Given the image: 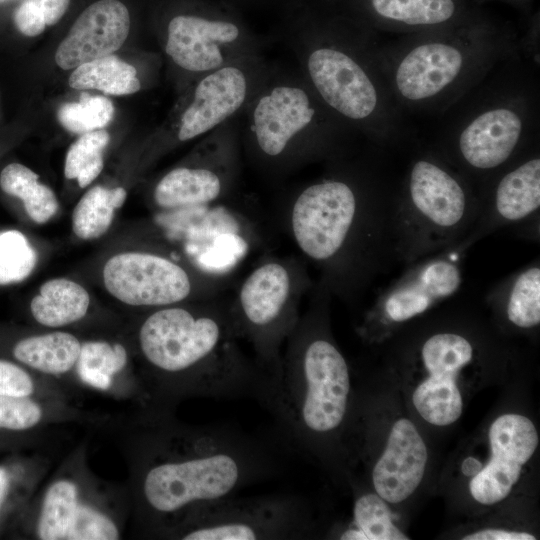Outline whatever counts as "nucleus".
Here are the masks:
<instances>
[{"mask_svg":"<svg viewBox=\"0 0 540 540\" xmlns=\"http://www.w3.org/2000/svg\"><path fill=\"white\" fill-rule=\"evenodd\" d=\"M476 4L481 5L486 1L492 0H473ZM514 6L515 8L522 10L523 12H529L534 0H496Z\"/></svg>","mask_w":540,"mask_h":540,"instance_id":"nucleus-42","label":"nucleus"},{"mask_svg":"<svg viewBox=\"0 0 540 540\" xmlns=\"http://www.w3.org/2000/svg\"><path fill=\"white\" fill-rule=\"evenodd\" d=\"M480 196L473 182L433 146L412 155L397 178L393 232L406 265L461 244L473 228Z\"/></svg>","mask_w":540,"mask_h":540,"instance_id":"nucleus-9","label":"nucleus"},{"mask_svg":"<svg viewBox=\"0 0 540 540\" xmlns=\"http://www.w3.org/2000/svg\"><path fill=\"white\" fill-rule=\"evenodd\" d=\"M342 540H407L393 523L391 512L378 494L359 496L353 508V523L340 534Z\"/></svg>","mask_w":540,"mask_h":540,"instance_id":"nucleus-29","label":"nucleus"},{"mask_svg":"<svg viewBox=\"0 0 540 540\" xmlns=\"http://www.w3.org/2000/svg\"><path fill=\"white\" fill-rule=\"evenodd\" d=\"M127 197L123 187L90 188L78 201L72 213V229L76 236L92 240L102 236L111 226L115 210Z\"/></svg>","mask_w":540,"mask_h":540,"instance_id":"nucleus-28","label":"nucleus"},{"mask_svg":"<svg viewBox=\"0 0 540 540\" xmlns=\"http://www.w3.org/2000/svg\"><path fill=\"white\" fill-rule=\"evenodd\" d=\"M305 312L284 344L279 365L267 372L259 402L293 448L318 453L345 424L351 397L348 363L329 325L332 295L318 281Z\"/></svg>","mask_w":540,"mask_h":540,"instance_id":"nucleus-4","label":"nucleus"},{"mask_svg":"<svg viewBox=\"0 0 540 540\" xmlns=\"http://www.w3.org/2000/svg\"><path fill=\"white\" fill-rule=\"evenodd\" d=\"M240 115L206 134L190 157L166 172L153 188L164 210L195 208L230 199L242 172Z\"/></svg>","mask_w":540,"mask_h":540,"instance_id":"nucleus-14","label":"nucleus"},{"mask_svg":"<svg viewBox=\"0 0 540 540\" xmlns=\"http://www.w3.org/2000/svg\"><path fill=\"white\" fill-rule=\"evenodd\" d=\"M485 296L492 309L512 327L537 328L540 324L539 259L501 279Z\"/></svg>","mask_w":540,"mask_h":540,"instance_id":"nucleus-23","label":"nucleus"},{"mask_svg":"<svg viewBox=\"0 0 540 540\" xmlns=\"http://www.w3.org/2000/svg\"><path fill=\"white\" fill-rule=\"evenodd\" d=\"M163 50L189 86L236 60L262 56L266 40L223 0H193L163 25Z\"/></svg>","mask_w":540,"mask_h":540,"instance_id":"nucleus-11","label":"nucleus"},{"mask_svg":"<svg viewBox=\"0 0 540 540\" xmlns=\"http://www.w3.org/2000/svg\"><path fill=\"white\" fill-rule=\"evenodd\" d=\"M127 363V352L119 344L105 341H88L81 345L77 361L80 378L87 384L108 389L112 377Z\"/></svg>","mask_w":540,"mask_h":540,"instance_id":"nucleus-31","label":"nucleus"},{"mask_svg":"<svg viewBox=\"0 0 540 540\" xmlns=\"http://www.w3.org/2000/svg\"><path fill=\"white\" fill-rule=\"evenodd\" d=\"M222 295L155 308L140 325V351L172 388L212 399L259 402L267 372L247 357Z\"/></svg>","mask_w":540,"mask_h":540,"instance_id":"nucleus-3","label":"nucleus"},{"mask_svg":"<svg viewBox=\"0 0 540 540\" xmlns=\"http://www.w3.org/2000/svg\"><path fill=\"white\" fill-rule=\"evenodd\" d=\"M528 60L518 51L440 115L443 126L432 146L478 192L539 143V83Z\"/></svg>","mask_w":540,"mask_h":540,"instance_id":"nucleus-6","label":"nucleus"},{"mask_svg":"<svg viewBox=\"0 0 540 540\" xmlns=\"http://www.w3.org/2000/svg\"><path fill=\"white\" fill-rule=\"evenodd\" d=\"M3 1H5V0H0V3L3 2Z\"/></svg>","mask_w":540,"mask_h":540,"instance_id":"nucleus-44","label":"nucleus"},{"mask_svg":"<svg viewBox=\"0 0 540 540\" xmlns=\"http://www.w3.org/2000/svg\"><path fill=\"white\" fill-rule=\"evenodd\" d=\"M76 485L59 480L47 490L37 525L42 540H66L73 515L78 506Z\"/></svg>","mask_w":540,"mask_h":540,"instance_id":"nucleus-30","label":"nucleus"},{"mask_svg":"<svg viewBox=\"0 0 540 540\" xmlns=\"http://www.w3.org/2000/svg\"><path fill=\"white\" fill-rule=\"evenodd\" d=\"M243 157L279 182L298 170L352 152L358 134L316 96L299 70L271 69L240 114Z\"/></svg>","mask_w":540,"mask_h":540,"instance_id":"nucleus-7","label":"nucleus"},{"mask_svg":"<svg viewBox=\"0 0 540 540\" xmlns=\"http://www.w3.org/2000/svg\"><path fill=\"white\" fill-rule=\"evenodd\" d=\"M36 264L37 252L22 232H0V285L25 280Z\"/></svg>","mask_w":540,"mask_h":540,"instance_id":"nucleus-34","label":"nucleus"},{"mask_svg":"<svg viewBox=\"0 0 540 540\" xmlns=\"http://www.w3.org/2000/svg\"><path fill=\"white\" fill-rule=\"evenodd\" d=\"M373 33L398 36L441 30L487 14L473 0H330Z\"/></svg>","mask_w":540,"mask_h":540,"instance_id":"nucleus-19","label":"nucleus"},{"mask_svg":"<svg viewBox=\"0 0 540 540\" xmlns=\"http://www.w3.org/2000/svg\"><path fill=\"white\" fill-rule=\"evenodd\" d=\"M271 65L263 56L245 57L192 82L169 124L173 141L183 143L205 136L239 116L266 79Z\"/></svg>","mask_w":540,"mask_h":540,"instance_id":"nucleus-16","label":"nucleus"},{"mask_svg":"<svg viewBox=\"0 0 540 540\" xmlns=\"http://www.w3.org/2000/svg\"><path fill=\"white\" fill-rule=\"evenodd\" d=\"M113 116L114 105L109 98L88 93H82L77 102L62 104L57 112L60 124L78 134L103 129Z\"/></svg>","mask_w":540,"mask_h":540,"instance_id":"nucleus-33","label":"nucleus"},{"mask_svg":"<svg viewBox=\"0 0 540 540\" xmlns=\"http://www.w3.org/2000/svg\"><path fill=\"white\" fill-rule=\"evenodd\" d=\"M162 459L145 470L142 494L156 515L181 516L201 504L235 495L270 477L276 465L258 440L236 430L211 426L177 436Z\"/></svg>","mask_w":540,"mask_h":540,"instance_id":"nucleus-8","label":"nucleus"},{"mask_svg":"<svg viewBox=\"0 0 540 540\" xmlns=\"http://www.w3.org/2000/svg\"><path fill=\"white\" fill-rule=\"evenodd\" d=\"M109 141L110 136L103 129L82 134L67 151L65 177L76 179L81 188L91 184L103 170V151Z\"/></svg>","mask_w":540,"mask_h":540,"instance_id":"nucleus-32","label":"nucleus"},{"mask_svg":"<svg viewBox=\"0 0 540 540\" xmlns=\"http://www.w3.org/2000/svg\"><path fill=\"white\" fill-rule=\"evenodd\" d=\"M41 11L46 25L56 24L65 14L69 0H33Z\"/></svg>","mask_w":540,"mask_h":540,"instance_id":"nucleus-40","label":"nucleus"},{"mask_svg":"<svg viewBox=\"0 0 540 540\" xmlns=\"http://www.w3.org/2000/svg\"><path fill=\"white\" fill-rule=\"evenodd\" d=\"M314 284L300 255H267L230 298L238 335L249 342L254 359L266 372L279 365L284 344L301 316L302 299Z\"/></svg>","mask_w":540,"mask_h":540,"instance_id":"nucleus-10","label":"nucleus"},{"mask_svg":"<svg viewBox=\"0 0 540 540\" xmlns=\"http://www.w3.org/2000/svg\"><path fill=\"white\" fill-rule=\"evenodd\" d=\"M131 26L127 7L119 0H100L88 6L75 20L55 53L63 70L111 55L127 39Z\"/></svg>","mask_w":540,"mask_h":540,"instance_id":"nucleus-21","label":"nucleus"},{"mask_svg":"<svg viewBox=\"0 0 540 540\" xmlns=\"http://www.w3.org/2000/svg\"><path fill=\"white\" fill-rule=\"evenodd\" d=\"M0 187L8 195L20 198L32 221L44 224L58 211L53 190L39 182V176L20 163H11L0 174Z\"/></svg>","mask_w":540,"mask_h":540,"instance_id":"nucleus-27","label":"nucleus"},{"mask_svg":"<svg viewBox=\"0 0 540 540\" xmlns=\"http://www.w3.org/2000/svg\"><path fill=\"white\" fill-rule=\"evenodd\" d=\"M463 243L423 257L381 290L367 310L361 334L371 340L415 320L456 296L464 282Z\"/></svg>","mask_w":540,"mask_h":540,"instance_id":"nucleus-15","label":"nucleus"},{"mask_svg":"<svg viewBox=\"0 0 540 540\" xmlns=\"http://www.w3.org/2000/svg\"><path fill=\"white\" fill-rule=\"evenodd\" d=\"M14 23L24 35L34 37L46 27L44 17L33 0H25L14 13Z\"/></svg>","mask_w":540,"mask_h":540,"instance_id":"nucleus-38","label":"nucleus"},{"mask_svg":"<svg viewBox=\"0 0 540 540\" xmlns=\"http://www.w3.org/2000/svg\"><path fill=\"white\" fill-rule=\"evenodd\" d=\"M480 211L467 238L469 249L480 239L504 227L539 237L540 149L539 143L500 170L479 191Z\"/></svg>","mask_w":540,"mask_h":540,"instance_id":"nucleus-18","label":"nucleus"},{"mask_svg":"<svg viewBox=\"0 0 540 540\" xmlns=\"http://www.w3.org/2000/svg\"><path fill=\"white\" fill-rule=\"evenodd\" d=\"M81 345L73 334L57 331L18 341L13 347V355L35 370L59 375L77 363Z\"/></svg>","mask_w":540,"mask_h":540,"instance_id":"nucleus-25","label":"nucleus"},{"mask_svg":"<svg viewBox=\"0 0 540 540\" xmlns=\"http://www.w3.org/2000/svg\"><path fill=\"white\" fill-rule=\"evenodd\" d=\"M427 459L426 445L413 422L398 419L372 470L376 494L391 504L406 500L422 482Z\"/></svg>","mask_w":540,"mask_h":540,"instance_id":"nucleus-22","label":"nucleus"},{"mask_svg":"<svg viewBox=\"0 0 540 540\" xmlns=\"http://www.w3.org/2000/svg\"><path fill=\"white\" fill-rule=\"evenodd\" d=\"M89 305L90 296L83 286L67 278H54L41 285L30 310L39 324L62 327L82 319Z\"/></svg>","mask_w":540,"mask_h":540,"instance_id":"nucleus-24","label":"nucleus"},{"mask_svg":"<svg viewBox=\"0 0 540 540\" xmlns=\"http://www.w3.org/2000/svg\"><path fill=\"white\" fill-rule=\"evenodd\" d=\"M119 532L113 521L103 513L78 504L66 540H115Z\"/></svg>","mask_w":540,"mask_h":540,"instance_id":"nucleus-35","label":"nucleus"},{"mask_svg":"<svg viewBox=\"0 0 540 540\" xmlns=\"http://www.w3.org/2000/svg\"><path fill=\"white\" fill-rule=\"evenodd\" d=\"M8 483H9V480H8L6 471L0 468V506L6 495Z\"/></svg>","mask_w":540,"mask_h":540,"instance_id":"nucleus-43","label":"nucleus"},{"mask_svg":"<svg viewBox=\"0 0 540 540\" xmlns=\"http://www.w3.org/2000/svg\"><path fill=\"white\" fill-rule=\"evenodd\" d=\"M377 147L323 163V173L291 189L281 226L332 297L359 299L397 262L393 214L397 178Z\"/></svg>","mask_w":540,"mask_h":540,"instance_id":"nucleus-1","label":"nucleus"},{"mask_svg":"<svg viewBox=\"0 0 540 540\" xmlns=\"http://www.w3.org/2000/svg\"><path fill=\"white\" fill-rule=\"evenodd\" d=\"M102 275L105 288L119 301L154 309L220 296L234 280L232 273L187 267L164 254L145 251L112 256Z\"/></svg>","mask_w":540,"mask_h":540,"instance_id":"nucleus-13","label":"nucleus"},{"mask_svg":"<svg viewBox=\"0 0 540 540\" xmlns=\"http://www.w3.org/2000/svg\"><path fill=\"white\" fill-rule=\"evenodd\" d=\"M519 50L515 29L488 13L458 26L378 42L384 77L404 115H441Z\"/></svg>","mask_w":540,"mask_h":540,"instance_id":"nucleus-5","label":"nucleus"},{"mask_svg":"<svg viewBox=\"0 0 540 540\" xmlns=\"http://www.w3.org/2000/svg\"><path fill=\"white\" fill-rule=\"evenodd\" d=\"M42 409L29 397L0 395V429L22 431L36 426Z\"/></svg>","mask_w":540,"mask_h":540,"instance_id":"nucleus-36","label":"nucleus"},{"mask_svg":"<svg viewBox=\"0 0 540 540\" xmlns=\"http://www.w3.org/2000/svg\"><path fill=\"white\" fill-rule=\"evenodd\" d=\"M240 10L241 7L258 6L269 3H279L281 6L286 0H223Z\"/></svg>","mask_w":540,"mask_h":540,"instance_id":"nucleus-41","label":"nucleus"},{"mask_svg":"<svg viewBox=\"0 0 540 540\" xmlns=\"http://www.w3.org/2000/svg\"><path fill=\"white\" fill-rule=\"evenodd\" d=\"M463 540H535L536 537L522 531L483 529L462 537Z\"/></svg>","mask_w":540,"mask_h":540,"instance_id":"nucleus-39","label":"nucleus"},{"mask_svg":"<svg viewBox=\"0 0 540 540\" xmlns=\"http://www.w3.org/2000/svg\"><path fill=\"white\" fill-rule=\"evenodd\" d=\"M34 391L30 375L15 363L0 360V395L29 397Z\"/></svg>","mask_w":540,"mask_h":540,"instance_id":"nucleus-37","label":"nucleus"},{"mask_svg":"<svg viewBox=\"0 0 540 540\" xmlns=\"http://www.w3.org/2000/svg\"><path fill=\"white\" fill-rule=\"evenodd\" d=\"M68 85L77 90L95 89L116 96L134 94L142 87L136 67L112 54L76 67Z\"/></svg>","mask_w":540,"mask_h":540,"instance_id":"nucleus-26","label":"nucleus"},{"mask_svg":"<svg viewBox=\"0 0 540 540\" xmlns=\"http://www.w3.org/2000/svg\"><path fill=\"white\" fill-rule=\"evenodd\" d=\"M489 442L490 459L469 483L471 496L483 505L499 503L510 494L536 451L539 437L529 418L508 413L491 424Z\"/></svg>","mask_w":540,"mask_h":540,"instance_id":"nucleus-20","label":"nucleus"},{"mask_svg":"<svg viewBox=\"0 0 540 540\" xmlns=\"http://www.w3.org/2000/svg\"><path fill=\"white\" fill-rule=\"evenodd\" d=\"M473 336L457 325H446L435 327L415 341L414 357L427 376L414 390L412 402L428 423L447 426L460 418L463 400L458 378L482 349Z\"/></svg>","mask_w":540,"mask_h":540,"instance_id":"nucleus-17","label":"nucleus"},{"mask_svg":"<svg viewBox=\"0 0 540 540\" xmlns=\"http://www.w3.org/2000/svg\"><path fill=\"white\" fill-rule=\"evenodd\" d=\"M279 35L321 102L381 150L408 140L378 57L379 37L330 0H286Z\"/></svg>","mask_w":540,"mask_h":540,"instance_id":"nucleus-2","label":"nucleus"},{"mask_svg":"<svg viewBox=\"0 0 540 540\" xmlns=\"http://www.w3.org/2000/svg\"><path fill=\"white\" fill-rule=\"evenodd\" d=\"M178 525L183 540H296L312 529L304 502L289 493L213 500L185 512Z\"/></svg>","mask_w":540,"mask_h":540,"instance_id":"nucleus-12","label":"nucleus"}]
</instances>
